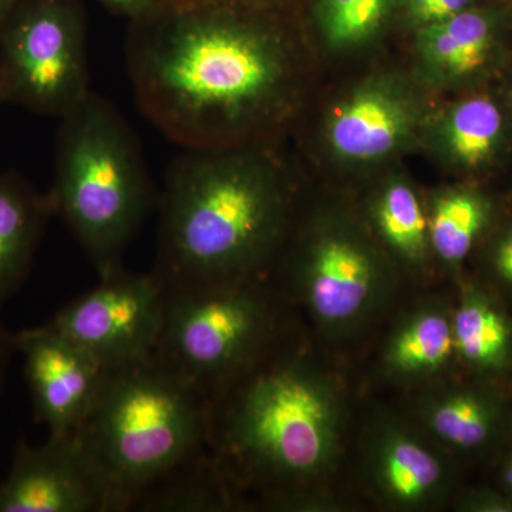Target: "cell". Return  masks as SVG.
<instances>
[{
	"mask_svg": "<svg viewBox=\"0 0 512 512\" xmlns=\"http://www.w3.org/2000/svg\"><path fill=\"white\" fill-rule=\"evenodd\" d=\"M362 453L367 487L386 507L433 510L453 497V454L412 419L376 410L366 426Z\"/></svg>",
	"mask_w": 512,
	"mask_h": 512,
	"instance_id": "10",
	"label": "cell"
},
{
	"mask_svg": "<svg viewBox=\"0 0 512 512\" xmlns=\"http://www.w3.org/2000/svg\"><path fill=\"white\" fill-rule=\"evenodd\" d=\"M237 380L222 413L220 456L264 485L268 500L328 476L345 430L336 380L303 353H266Z\"/></svg>",
	"mask_w": 512,
	"mask_h": 512,
	"instance_id": "3",
	"label": "cell"
},
{
	"mask_svg": "<svg viewBox=\"0 0 512 512\" xmlns=\"http://www.w3.org/2000/svg\"><path fill=\"white\" fill-rule=\"evenodd\" d=\"M456 365L453 305L437 295L414 303L397 319L379 357L382 375L399 384L439 382Z\"/></svg>",
	"mask_w": 512,
	"mask_h": 512,
	"instance_id": "14",
	"label": "cell"
},
{
	"mask_svg": "<svg viewBox=\"0 0 512 512\" xmlns=\"http://www.w3.org/2000/svg\"><path fill=\"white\" fill-rule=\"evenodd\" d=\"M20 0H0V29L5 25L12 10L16 8V5Z\"/></svg>",
	"mask_w": 512,
	"mask_h": 512,
	"instance_id": "29",
	"label": "cell"
},
{
	"mask_svg": "<svg viewBox=\"0 0 512 512\" xmlns=\"http://www.w3.org/2000/svg\"><path fill=\"white\" fill-rule=\"evenodd\" d=\"M92 92L80 0H20L0 29V100L62 119Z\"/></svg>",
	"mask_w": 512,
	"mask_h": 512,
	"instance_id": "7",
	"label": "cell"
},
{
	"mask_svg": "<svg viewBox=\"0 0 512 512\" xmlns=\"http://www.w3.org/2000/svg\"><path fill=\"white\" fill-rule=\"evenodd\" d=\"M56 136L55 178L47 192L100 278L123 269L124 252L154 201L133 128L90 92L64 114Z\"/></svg>",
	"mask_w": 512,
	"mask_h": 512,
	"instance_id": "5",
	"label": "cell"
},
{
	"mask_svg": "<svg viewBox=\"0 0 512 512\" xmlns=\"http://www.w3.org/2000/svg\"><path fill=\"white\" fill-rule=\"evenodd\" d=\"M124 53L140 109L183 148L232 147L278 111L291 70L275 23L225 0H164Z\"/></svg>",
	"mask_w": 512,
	"mask_h": 512,
	"instance_id": "1",
	"label": "cell"
},
{
	"mask_svg": "<svg viewBox=\"0 0 512 512\" xmlns=\"http://www.w3.org/2000/svg\"><path fill=\"white\" fill-rule=\"evenodd\" d=\"M410 20L420 26L431 25L473 8L477 0H403Z\"/></svg>",
	"mask_w": 512,
	"mask_h": 512,
	"instance_id": "25",
	"label": "cell"
},
{
	"mask_svg": "<svg viewBox=\"0 0 512 512\" xmlns=\"http://www.w3.org/2000/svg\"><path fill=\"white\" fill-rule=\"evenodd\" d=\"M370 218L384 247L409 271L420 274L433 252L429 221L419 195L402 180L390 181L377 192Z\"/></svg>",
	"mask_w": 512,
	"mask_h": 512,
	"instance_id": "21",
	"label": "cell"
},
{
	"mask_svg": "<svg viewBox=\"0 0 512 512\" xmlns=\"http://www.w3.org/2000/svg\"><path fill=\"white\" fill-rule=\"evenodd\" d=\"M165 309L167 286L156 272L130 274L123 268L101 278L47 325L114 370L156 355Z\"/></svg>",
	"mask_w": 512,
	"mask_h": 512,
	"instance_id": "9",
	"label": "cell"
},
{
	"mask_svg": "<svg viewBox=\"0 0 512 512\" xmlns=\"http://www.w3.org/2000/svg\"><path fill=\"white\" fill-rule=\"evenodd\" d=\"M104 8L124 18L136 20L153 12L164 0H97Z\"/></svg>",
	"mask_w": 512,
	"mask_h": 512,
	"instance_id": "26",
	"label": "cell"
},
{
	"mask_svg": "<svg viewBox=\"0 0 512 512\" xmlns=\"http://www.w3.org/2000/svg\"><path fill=\"white\" fill-rule=\"evenodd\" d=\"M275 325L255 281L167 288L156 355L211 403L269 352Z\"/></svg>",
	"mask_w": 512,
	"mask_h": 512,
	"instance_id": "6",
	"label": "cell"
},
{
	"mask_svg": "<svg viewBox=\"0 0 512 512\" xmlns=\"http://www.w3.org/2000/svg\"><path fill=\"white\" fill-rule=\"evenodd\" d=\"M512 137L507 104L490 94H476L454 104L441 124V148L450 163L467 173L491 167Z\"/></svg>",
	"mask_w": 512,
	"mask_h": 512,
	"instance_id": "19",
	"label": "cell"
},
{
	"mask_svg": "<svg viewBox=\"0 0 512 512\" xmlns=\"http://www.w3.org/2000/svg\"><path fill=\"white\" fill-rule=\"evenodd\" d=\"M210 403L157 355L109 370L73 434L103 494L127 511L154 485L204 453Z\"/></svg>",
	"mask_w": 512,
	"mask_h": 512,
	"instance_id": "4",
	"label": "cell"
},
{
	"mask_svg": "<svg viewBox=\"0 0 512 512\" xmlns=\"http://www.w3.org/2000/svg\"><path fill=\"white\" fill-rule=\"evenodd\" d=\"M410 104L383 84H370L346 97L332 111L328 140L336 156L369 163L389 156L409 136Z\"/></svg>",
	"mask_w": 512,
	"mask_h": 512,
	"instance_id": "16",
	"label": "cell"
},
{
	"mask_svg": "<svg viewBox=\"0 0 512 512\" xmlns=\"http://www.w3.org/2000/svg\"><path fill=\"white\" fill-rule=\"evenodd\" d=\"M454 510L460 512H512V498L497 485L468 488L454 497Z\"/></svg>",
	"mask_w": 512,
	"mask_h": 512,
	"instance_id": "24",
	"label": "cell"
},
{
	"mask_svg": "<svg viewBox=\"0 0 512 512\" xmlns=\"http://www.w3.org/2000/svg\"><path fill=\"white\" fill-rule=\"evenodd\" d=\"M0 104H2V100H0Z\"/></svg>",
	"mask_w": 512,
	"mask_h": 512,
	"instance_id": "31",
	"label": "cell"
},
{
	"mask_svg": "<svg viewBox=\"0 0 512 512\" xmlns=\"http://www.w3.org/2000/svg\"><path fill=\"white\" fill-rule=\"evenodd\" d=\"M183 150L165 177L156 274L167 288L254 281L288 217L278 168L252 148Z\"/></svg>",
	"mask_w": 512,
	"mask_h": 512,
	"instance_id": "2",
	"label": "cell"
},
{
	"mask_svg": "<svg viewBox=\"0 0 512 512\" xmlns=\"http://www.w3.org/2000/svg\"><path fill=\"white\" fill-rule=\"evenodd\" d=\"M507 23V10L477 3L453 18L421 26V56L446 82H474L497 62Z\"/></svg>",
	"mask_w": 512,
	"mask_h": 512,
	"instance_id": "15",
	"label": "cell"
},
{
	"mask_svg": "<svg viewBox=\"0 0 512 512\" xmlns=\"http://www.w3.org/2000/svg\"><path fill=\"white\" fill-rule=\"evenodd\" d=\"M493 218V201L476 188L456 187L437 194L427 211L434 258L450 274H460Z\"/></svg>",
	"mask_w": 512,
	"mask_h": 512,
	"instance_id": "20",
	"label": "cell"
},
{
	"mask_svg": "<svg viewBox=\"0 0 512 512\" xmlns=\"http://www.w3.org/2000/svg\"><path fill=\"white\" fill-rule=\"evenodd\" d=\"M410 414L454 457H495L512 434L510 399L495 382L477 377L424 384Z\"/></svg>",
	"mask_w": 512,
	"mask_h": 512,
	"instance_id": "12",
	"label": "cell"
},
{
	"mask_svg": "<svg viewBox=\"0 0 512 512\" xmlns=\"http://www.w3.org/2000/svg\"><path fill=\"white\" fill-rule=\"evenodd\" d=\"M397 0H319L316 25L333 47H349L375 35Z\"/></svg>",
	"mask_w": 512,
	"mask_h": 512,
	"instance_id": "22",
	"label": "cell"
},
{
	"mask_svg": "<svg viewBox=\"0 0 512 512\" xmlns=\"http://www.w3.org/2000/svg\"><path fill=\"white\" fill-rule=\"evenodd\" d=\"M494 458L497 461L495 464L497 484L495 485L512 498V434Z\"/></svg>",
	"mask_w": 512,
	"mask_h": 512,
	"instance_id": "27",
	"label": "cell"
},
{
	"mask_svg": "<svg viewBox=\"0 0 512 512\" xmlns=\"http://www.w3.org/2000/svg\"><path fill=\"white\" fill-rule=\"evenodd\" d=\"M15 349V336H10L0 326V380H2L3 370H5L6 363H8L10 353Z\"/></svg>",
	"mask_w": 512,
	"mask_h": 512,
	"instance_id": "28",
	"label": "cell"
},
{
	"mask_svg": "<svg viewBox=\"0 0 512 512\" xmlns=\"http://www.w3.org/2000/svg\"><path fill=\"white\" fill-rule=\"evenodd\" d=\"M15 345L25 357L35 414L46 424L49 439L73 436L92 409L109 370L47 323L19 332Z\"/></svg>",
	"mask_w": 512,
	"mask_h": 512,
	"instance_id": "11",
	"label": "cell"
},
{
	"mask_svg": "<svg viewBox=\"0 0 512 512\" xmlns=\"http://www.w3.org/2000/svg\"><path fill=\"white\" fill-rule=\"evenodd\" d=\"M225 2L238 3V5L249 6V8H261V6L274 3L276 0H225Z\"/></svg>",
	"mask_w": 512,
	"mask_h": 512,
	"instance_id": "30",
	"label": "cell"
},
{
	"mask_svg": "<svg viewBox=\"0 0 512 512\" xmlns=\"http://www.w3.org/2000/svg\"><path fill=\"white\" fill-rule=\"evenodd\" d=\"M383 252L346 221L316 225L292 262V285L329 338L345 339L369 326L396 291Z\"/></svg>",
	"mask_w": 512,
	"mask_h": 512,
	"instance_id": "8",
	"label": "cell"
},
{
	"mask_svg": "<svg viewBox=\"0 0 512 512\" xmlns=\"http://www.w3.org/2000/svg\"><path fill=\"white\" fill-rule=\"evenodd\" d=\"M485 268L495 288L512 298V224L501 229L494 238Z\"/></svg>",
	"mask_w": 512,
	"mask_h": 512,
	"instance_id": "23",
	"label": "cell"
},
{
	"mask_svg": "<svg viewBox=\"0 0 512 512\" xmlns=\"http://www.w3.org/2000/svg\"><path fill=\"white\" fill-rule=\"evenodd\" d=\"M52 215L49 195L23 175L0 173V306L28 275Z\"/></svg>",
	"mask_w": 512,
	"mask_h": 512,
	"instance_id": "18",
	"label": "cell"
},
{
	"mask_svg": "<svg viewBox=\"0 0 512 512\" xmlns=\"http://www.w3.org/2000/svg\"><path fill=\"white\" fill-rule=\"evenodd\" d=\"M453 335L458 365L477 379L497 382L512 373V318L485 286L461 282Z\"/></svg>",
	"mask_w": 512,
	"mask_h": 512,
	"instance_id": "17",
	"label": "cell"
},
{
	"mask_svg": "<svg viewBox=\"0 0 512 512\" xmlns=\"http://www.w3.org/2000/svg\"><path fill=\"white\" fill-rule=\"evenodd\" d=\"M104 512L103 494L73 436L43 446L20 440L0 483V512Z\"/></svg>",
	"mask_w": 512,
	"mask_h": 512,
	"instance_id": "13",
	"label": "cell"
}]
</instances>
